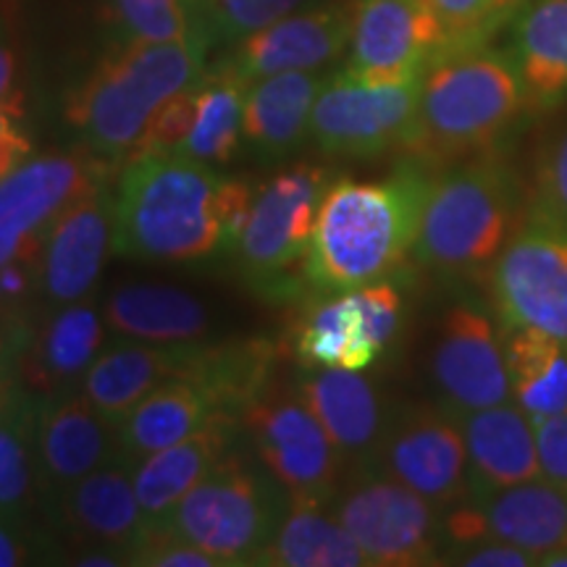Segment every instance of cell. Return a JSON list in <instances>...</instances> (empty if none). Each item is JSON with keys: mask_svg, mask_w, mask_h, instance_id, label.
<instances>
[{"mask_svg": "<svg viewBox=\"0 0 567 567\" xmlns=\"http://www.w3.org/2000/svg\"><path fill=\"white\" fill-rule=\"evenodd\" d=\"M218 179L187 155L126 161L116 187V255L145 264H193L224 245Z\"/></svg>", "mask_w": 567, "mask_h": 567, "instance_id": "2", "label": "cell"}, {"mask_svg": "<svg viewBox=\"0 0 567 567\" xmlns=\"http://www.w3.org/2000/svg\"><path fill=\"white\" fill-rule=\"evenodd\" d=\"M255 189L245 179H221L218 184V218H221L226 250H237L247 221H250Z\"/></svg>", "mask_w": 567, "mask_h": 567, "instance_id": "43", "label": "cell"}, {"mask_svg": "<svg viewBox=\"0 0 567 567\" xmlns=\"http://www.w3.org/2000/svg\"><path fill=\"white\" fill-rule=\"evenodd\" d=\"M243 429L258 463L289 499L323 507L334 499L344 460L295 389L268 386L243 413Z\"/></svg>", "mask_w": 567, "mask_h": 567, "instance_id": "9", "label": "cell"}, {"mask_svg": "<svg viewBox=\"0 0 567 567\" xmlns=\"http://www.w3.org/2000/svg\"><path fill=\"white\" fill-rule=\"evenodd\" d=\"M32 392L21 384L19 371H0V425L24 405Z\"/></svg>", "mask_w": 567, "mask_h": 567, "instance_id": "49", "label": "cell"}, {"mask_svg": "<svg viewBox=\"0 0 567 567\" xmlns=\"http://www.w3.org/2000/svg\"><path fill=\"white\" fill-rule=\"evenodd\" d=\"M103 179L101 161L66 153L27 158L9 176H3L0 179V271L21 260L42 264V247L55 218Z\"/></svg>", "mask_w": 567, "mask_h": 567, "instance_id": "12", "label": "cell"}, {"mask_svg": "<svg viewBox=\"0 0 567 567\" xmlns=\"http://www.w3.org/2000/svg\"><path fill=\"white\" fill-rule=\"evenodd\" d=\"M38 547L30 536V523L0 515V567H19L38 563Z\"/></svg>", "mask_w": 567, "mask_h": 567, "instance_id": "46", "label": "cell"}, {"mask_svg": "<svg viewBox=\"0 0 567 567\" xmlns=\"http://www.w3.org/2000/svg\"><path fill=\"white\" fill-rule=\"evenodd\" d=\"M326 80L316 71H281L247 90L243 134L266 155H287L310 137V116Z\"/></svg>", "mask_w": 567, "mask_h": 567, "instance_id": "28", "label": "cell"}, {"mask_svg": "<svg viewBox=\"0 0 567 567\" xmlns=\"http://www.w3.org/2000/svg\"><path fill=\"white\" fill-rule=\"evenodd\" d=\"M295 354L305 371L344 368L365 371L381 358L368 337L358 297L339 292L310 305L295 329Z\"/></svg>", "mask_w": 567, "mask_h": 567, "instance_id": "31", "label": "cell"}, {"mask_svg": "<svg viewBox=\"0 0 567 567\" xmlns=\"http://www.w3.org/2000/svg\"><path fill=\"white\" fill-rule=\"evenodd\" d=\"M132 465L122 455L59 494L61 523L84 549H116L130 559L132 544L147 526L134 492Z\"/></svg>", "mask_w": 567, "mask_h": 567, "instance_id": "22", "label": "cell"}, {"mask_svg": "<svg viewBox=\"0 0 567 567\" xmlns=\"http://www.w3.org/2000/svg\"><path fill=\"white\" fill-rule=\"evenodd\" d=\"M239 431V417L216 415L193 436L137 460L132 465V478L147 523H161L189 488L200 484L226 455H231L237 450Z\"/></svg>", "mask_w": 567, "mask_h": 567, "instance_id": "24", "label": "cell"}, {"mask_svg": "<svg viewBox=\"0 0 567 567\" xmlns=\"http://www.w3.org/2000/svg\"><path fill=\"white\" fill-rule=\"evenodd\" d=\"M305 0H195L197 19L208 38L239 42L295 13Z\"/></svg>", "mask_w": 567, "mask_h": 567, "instance_id": "37", "label": "cell"}, {"mask_svg": "<svg viewBox=\"0 0 567 567\" xmlns=\"http://www.w3.org/2000/svg\"><path fill=\"white\" fill-rule=\"evenodd\" d=\"M528 103L517 63L484 45L450 51L423 74L413 130L402 151L455 158L492 145Z\"/></svg>", "mask_w": 567, "mask_h": 567, "instance_id": "4", "label": "cell"}, {"mask_svg": "<svg viewBox=\"0 0 567 567\" xmlns=\"http://www.w3.org/2000/svg\"><path fill=\"white\" fill-rule=\"evenodd\" d=\"M513 55L528 103L551 109L567 101V0H536L513 27Z\"/></svg>", "mask_w": 567, "mask_h": 567, "instance_id": "30", "label": "cell"}, {"mask_svg": "<svg viewBox=\"0 0 567 567\" xmlns=\"http://www.w3.org/2000/svg\"><path fill=\"white\" fill-rule=\"evenodd\" d=\"M105 316L97 313L92 297L80 302L55 305L19 358V379L32 394L51 400L82 386L90 365L103 352Z\"/></svg>", "mask_w": 567, "mask_h": 567, "instance_id": "20", "label": "cell"}, {"mask_svg": "<svg viewBox=\"0 0 567 567\" xmlns=\"http://www.w3.org/2000/svg\"><path fill=\"white\" fill-rule=\"evenodd\" d=\"M34 326L30 318L0 310V371H17L21 352L30 342Z\"/></svg>", "mask_w": 567, "mask_h": 567, "instance_id": "47", "label": "cell"}, {"mask_svg": "<svg viewBox=\"0 0 567 567\" xmlns=\"http://www.w3.org/2000/svg\"><path fill=\"white\" fill-rule=\"evenodd\" d=\"M195 84L176 92L174 97H168L153 113V118L147 122L145 132L140 134V140L134 142V147L124 158V163L145 158V155H172L182 151V145L187 142L195 124Z\"/></svg>", "mask_w": 567, "mask_h": 567, "instance_id": "39", "label": "cell"}, {"mask_svg": "<svg viewBox=\"0 0 567 567\" xmlns=\"http://www.w3.org/2000/svg\"><path fill=\"white\" fill-rule=\"evenodd\" d=\"M38 455L48 492L63 488L122 457L118 423L103 415L82 392L42 400L38 413Z\"/></svg>", "mask_w": 567, "mask_h": 567, "instance_id": "18", "label": "cell"}, {"mask_svg": "<svg viewBox=\"0 0 567 567\" xmlns=\"http://www.w3.org/2000/svg\"><path fill=\"white\" fill-rule=\"evenodd\" d=\"M455 417L467 446V494L496 492L542 476L534 421L513 400Z\"/></svg>", "mask_w": 567, "mask_h": 567, "instance_id": "23", "label": "cell"}, {"mask_svg": "<svg viewBox=\"0 0 567 567\" xmlns=\"http://www.w3.org/2000/svg\"><path fill=\"white\" fill-rule=\"evenodd\" d=\"M276 350L264 339L226 344H189L182 375L208 389L221 413L243 421V413L271 386Z\"/></svg>", "mask_w": 567, "mask_h": 567, "instance_id": "29", "label": "cell"}, {"mask_svg": "<svg viewBox=\"0 0 567 567\" xmlns=\"http://www.w3.org/2000/svg\"><path fill=\"white\" fill-rule=\"evenodd\" d=\"M0 105L24 113V90L19 84V63L9 48L0 45Z\"/></svg>", "mask_w": 567, "mask_h": 567, "instance_id": "48", "label": "cell"}, {"mask_svg": "<svg viewBox=\"0 0 567 567\" xmlns=\"http://www.w3.org/2000/svg\"><path fill=\"white\" fill-rule=\"evenodd\" d=\"M538 565L544 567H567V547H559V549H551L547 555L538 557Z\"/></svg>", "mask_w": 567, "mask_h": 567, "instance_id": "50", "label": "cell"}, {"mask_svg": "<svg viewBox=\"0 0 567 567\" xmlns=\"http://www.w3.org/2000/svg\"><path fill=\"white\" fill-rule=\"evenodd\" d=\"M111 252H116V193L109 179L55 218L42 247V295L53 305L92 297Z\"/></svg>", "mask_w": 567, "mask_h": 567, "instance_id": "17", "label": "cell"}, {"mask_svg": "<svg viewBox=\"0 0 567 567\" xmlns=\"http://www.w3.org/2000/svg\"><path fill=\"white\" fill-rule=\"evenodd\" d=\"M352 11L344 6L289 13L239 40L229 66L247 82L281 71H318L350 48Z\"/></svg>", "mask_w": 567, "mask_h": 567, "instance_id": "19", "label": "cell"}, {"mask_svg": "<svg viewBox=\"0 0 567 567\" xmlns=\"http://www.w3.org/2000/svg\"><path fill=\"white\" fill-rule=\"evenodd\" d=\"M442 523V536L455 547L507 542L530 551L536 559L551 549L567 547V488L538 476L526 484L467 494Z\"/></svg>", "mask_w": 567, "mask_h": 567, "instance_id": "15", "label": "cell"}, {"mask_svg": "<svg viewBox=\"0 0 567 567\" xmlns=\"http://www.w3.org/2000/svg\"><path fill=\"white\" fill-rule=\"evenodd\" d=\"M126 42H168L200 32L195 0H113Z\"/></svg>", "mask_w": 567, "mask_h": 567, "instance_id": "36", "label": "cell"}, {"mask_svg": "<svg viewBox=\"0 0 567 567\" xmlns=\"http://www.w3.org/2000/svg\"><path fill=\"white\" fill-rule=\"evenodd\" d=\"M450 42L425 0H354L342 74L363 82L423 76Z\"/></svg>", "mask_w": 567, "mask_h": 567, "instance_id": "13", "label": "cell"}, {"mask_svg": "<svg viewBox=\"0 0 567 567\" xmlns=\"http://www.w3.org/2000/svg\"><path fill=\"white\" fill-rule=\"evenodd\" d=\"M205 30L168 42H126L71 92L66 122L97 155L126 158L153 113L205 74Z\"/></svg>", "mask_w": 567, "mask_h": 567, "instance_id": "3", "label": "cell"}, {"mask_svg": "<svg viewBox=\"0 0 567 567\" xmlns=\"http://www.w3.org/2000/svg\"><path fill=\"white\" fill-rule=\"evenodd\" d=\"M542 476L567 488V410L534 423Z\"/></svg>", "mask_w": 567, "mask_h": 567, "instance_id": "42", "label": "cell"}, {"mask_svg": "<svg viewBox=\"0 0 567 567\" xmlns=\"http://www.w3.org/2000/svg\"><path fill=\"white\" fill-rule=\"evenodd\" d=\"M502 331L538 329L567 342V229L528 210L492 264Z\"/></svg>", "mask_w": 567, "mask_h": 567, "instance_id": "8", "label": "cell"}, {"mask_svg": "<svg viewBox=\"0 0 567 567\" xmlns=\"http://www.w3.org/2000/svg\"><path fill=\"white\" fill-rule=\"evenodd\" d=\"M373 467L436 507L457 505L471 492L465 436L450 410H402L389 421Z\"/></svg>", "mask_w": 567, "mask_h": 567, "instance_id": "14", "label": "cell"}, {"mask_svg": "<svg viewBox=\"0 0 567 567\" xmlns=\"http://www.w3.org/2000/svg\"><path fill=\"white\" fill-rule=\"evenodd\" d=\"M515 176L502 161L465 163L431 184L413 255L431 271L473 274L492 266L513 234Z\"/></svg>", "mask_w": 567, "mask_h": 567, "instance_id": "5", "label": "cell"}, {"mask_svg": "<svg viewBox=\"0 0 567 567\" xmlns=\"http://www.w3.org/2000/svg\"><path fill=\"white\" fill-rule=\"evenodd\" d=\"M38 413L40 396L30 394L0 425V515L24 523L51 496L38 455Z\"/></svg>", "mask_w": 567, "mask_h": 567, "instance_id": "35", "label": "cell"}, {"mask_svg": "<svg viewBox=\"0 0 567 567\" xmlns=\"http://www.w3.org/2000/svg\"><path fill=\"white\" fill-rule=\"evenodd\" d=\"M431 184L415 163L384 182H331L305 258V281L321 295H339L392 274L413 252Z\"/></svg>", "mask_w": 567, "mask_h": 567, "instance_id": "1", "label": "cell"}, {"mask_svg": "<svg viewBox=\"0 0 567 567\" xmlns=\"http://www.w3.org/2000/svg\"><path fill=\"white\" fill-rule=\"evenodd\" d=\"M446 34V53L484 45V40L505 21L515 0H425Z\"/></svg>", "mask_w": 567, "mask_h": 567, "instance_id": "38", "label": "cell"}, {"mask_svg": "<svg viewBox=\"0 0 567 567\" xmlns=\"http://www.w3.org/2000/svg\"><path fill=\"white\" fill-rule=\"evenodd\" d=\"M268 567H368L363 549L354 544L337 515H326L323 505L289 499L287 515L258 563Z\"/></svg>", "mask_w": 567, "mask_h": 567, "instance_id": "32", "label": "cell"}, {"mask_svg": "<svg viewBox=\"0 0 567 567\" xmlns=\"http://www.w3.org/2000/svg\"><path fill=\"white\" fill-rule=\"evenodd\" d=\"M530 213L567 229V132L559 137L536 172Z\"/></svg>", "mask_w": 567, "mask_h": 567, "instance_id": "41", "label": "cell"}, {"mask_svg": "<svg viewBox=\"0 0 567 567\" xmlns=\"http://www.w3.org/2000/svg\"><path fill=\"white\" fill-rule=\"evenodd\" d=\"M250 82L221 63L210 74H203L195 84V124L179 155L221 166L229 163L243 142L245 101Z\"/></svg>", "mask_w": 567, "mask_h": 567, "instance_id": "34", "label": "cell"}, {"mask_svg": "<svg viewBox=\"0 0 567 567\" xmlns=\"http://www.w3.org/2000/svg\"><path fill=\"white\" fill-rule=\"evenodd\" d=\"M216 415L226 413H221L208 389H203L193 379L174 375V379L163 381L158 389H153L118 421L124 457L137 463L153 452L193 436Z\"/></svg>", "mask_w": 567, "mask_h": 567, "instance_id": "27", "label": "cell"}, {"mask_svg": "<svg viewBox=\"0 0 567 567\" xmlns=\"http://www.w3.org/2000/svg\"><path fill=\"white\" fill-rule=\"evenodd\" d=\"M423 76L408 82H363L347 74L326 80L310 116V140L326 155L373 158L405 147Z\"/></svg>", "mask_w": 567, "mask_h": 567, "instance_id": "10", "label": "cell"}, {"mask_svg": "<svg viewBox=\"0 0 567 567\" xmlns=\"http://www.w3.org/2000/svg\"><path fill=\"white\" fill-rule=\"evenodd\" d=\"M295 392L313 410L344 465H373L389 421L379 392L363 371L313 368L297 381Z\"/></svg>", "mask_w": 567, "mask_h": 567, "instance_id": "21", "label": "cell"}, {"mask_svg": "<svg viewBox=\"0 0 567 567\" xmlns=\"http://www.w3.org/2000/svg\"><path fill=\"white\" fill-rule=\"evenodd\" d=\"M513 402L530 421L567 410V342L538 329L505 331Z\"/></svg>", "mask_w": 567, "mask_h": 567, "instance_id": "33", "label": "cell"}, {"mask_svg": "<svg viewBox=\"0 0 567 567\" xmlns=\"http://www.w3.org/2000/svg\"><path fill=\"white\" fill-rule=\"evenodd\" d=\"M105 323L118 337L151 344H195L210 331L208 308L166 284H126L105 300Z\"/></svg>", "mask_w": 567, "mask_h": 567, "instance_id": "26", "label": "cell"}, {"mask_svg": "<svg viewBox=\"0 0 567 567\" xmlns=\"http://www.w3.org/2000/svg\"><path fill=\"white\" fill-rule=\"evenodd\" d=\"M130 565L142 567H226L221 559L176 534L166 523H147L130 549Z\"/></svg>", "mask_w": 567, "mask_h": 567, "instance_id": "40", "label": "cell"}, {"mask_svg": "<svg viewBox=\"0 0 567 567\" xmlns=\"http://www.w3.org/2000/svg\"><path fill=\"white\" fill-rule=\"evenodd\" d=\"M337 520L375 567L434 565L442 544L436 505L400 481L371 473L337 502Z\"/></svg>", "mask_w": 567, "mask_h": 567, "instance_id": "11", "label": "cell"}, {"mask_svg": "<svg viewBox=\"0 0 567 567\" xmlns=\"http://www.w3.org/2000/svg\"><path fill=\"white\" fill-rule=\"evenodd\" d=\"M21 118H24V113L0 105V179L32 155V142L21 130Z\"/></svg>", "mask_w": 567, "mask_h": 567, "instance_id": "45", "label": "cell"}, {"mask_svg": "<svg viewBox=\"0 0 567 567\" xmlns=\"http://www.w3.org/2000/svg\"><path fill=\"white\" fill-rule=\"evenodd\" d=\"M431 371L446 410L455 415L513 400L505 344L492 318L476 305L446 310Z\"/></svg>", "mask_w": 567, "mask_h": 567, "instance_id": "16", "label": "cell"}, {"mask_svg": "<svg viewBox=\"0 0 567 567\" xmlns=\"http://www.w3.org/2000/svg\"><path fill=\"white\" fill-rule=\"evenodd\" d=\"M287 509L289 494L279 481L234 450L176 502L163 523L226 567L255 565Z\"/></svg>", "mask_w": 567, "mask_h": 567, "instance_id": "6", "label": "cell"}, {"mask_svg": "<svg viewBox=\"0 0 567 567\" xmlns=\"http://www.w3.org/2000/svg\"><path fill=\"white\" fill-rule=\"evenodd\" d=\"M331 174L313 163H295L255 189L250 221L237 252L245 274L266 292H284L297 268H305L308 247ZM305 274V271H302Z\"/></svg>", "mask_w": 567, "mask_h": 567, "instance_id": "7", "label": "cell"}, {"mask_svg": "<svg viewBox=\"0 0 567 567\" xmlns=\"http://www.w3.org/2000/svg\"><path fill=\"white\" fill-rule=\"evenodd\" d=\"M446 563L465 567H536L538 559L515 544L486 538V542L467 544V547H455L452 559Z\"/></svg>", "mask_w": 567, "mask_h": 567, "instance_id": "44", "label": "cell"}, {"mask_svg": "<svg viewBox=\"0 0 567 567\" xmlns=\"http://www.w3.org/2000/svg\"><path fill=\"white\" fill-rule=\"evenodd\" d=\"M187 350L189 344H151L140 339L103 347L80 389L103 415L118 423L163 381L182 375Z\"/></svg>", "mask_w": 567, "mask_h": 567, "instance_id": "25", "label": "cell"}]
</instances>
